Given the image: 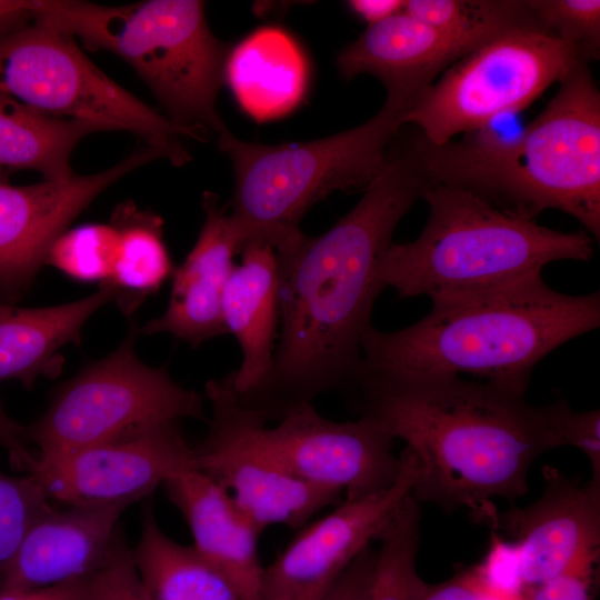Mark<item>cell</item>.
I'll return each mask as SVG.
<instances>
[{
	"label": "cell",
	"mask_w": 600,
	"mask_h": 600,
	"mask_svg": "<svg viewBox=\"0 0 600 600\" xmlns=\"http://www.w3.org/2000/svg\"><path fill=\"white\" fill-rule=\"evenodd\" d=\"M431 184L410 136L400 131L347 214L321 236L300 232L274 248L281 330L269 378L238 397L242 404L279 421L324 392L351 391L373 304L386 288L383 257L398 223Z\"/></svg>",
	"instance_id": "obj_1"
},
{
	"label": "cell",
	"mask_w": 600,
	"mask_h": 600,
	"mask_svg": "<svg viewBox=\"0 0 600 600\" xmlns=\"http://www.w3.org/2000/svg\"><path fill=\"white\" fill-rule=\"evenodd\" d=\"M353 408L400 439L417 464L412 497L492 527L493 499L528 492L538 457L561 447V399L532 406L526 389L460 376L361 377Z\"/></svg>",
	"instance_id": "obj_2"
},
{
	"label": "cell",
	"mask_w": 600,
	"mask_h": 600,
	"mask_svg": "<svg viewBox=\"0 0 600 600\" xmlns=\"http://www.w3.org/2000/svg\"><path fill=\"white\" fill-rule=\"evenodd\" d=\"M544 109L512 139L490 132L440 146L411 132L432 184L470 191L511 214L536 220L558 210L600 239V91L589 64L560 83Z\"/></svg>",
	"instance_id": "obj_3"
},
{
	"label": "cell",
	"mask_w": 600,
	"mask_h": 600,
	"mask_svg": "<svg viewBox=\"0 0 600 600\" xmlns=\"http://www.w3.org/2000/svg\"><path fill=\"white\" fill-rule=\"evenodd\" d=\"M599 326V291L566 294L541 277L432 302L422 319L397 331L369 328L359 379L470 374L527 390L533 368L546 356Z\"/></svg>",
	"instance_id": "obj_4"
},
{
	"label": "cell",
	"mask_w": 600,
	"mask_h": 600,
	"mask_svg": "<svg viewBox=\"0 0 600 600\" xmlns=\"http://www.w3.org/2000/svg\"><path fill=\"white\" fill-rule=\"evenodd\" d=\"M429 213L412 241L392 243L380 269L400 298L432 302L490 293L542 277L546 266L589 261L593 239L506 212L461 188L434 183L424 192Z\"/></svg>",
	"instance_id": "obj_5"
},
{
	"label": "cell",
	"mask_w": 600,
	"mask_h": 600,
	"mask_svg": "<svg viewBox=\"0 0 600 600\" xmlns=\"http://www.w3.org/2000/svg\"><path fill=\"white\" fill-rule=\"evenodd\" d=\"M32 18L126 60L186 136L203 140L227 129L217 98L230 49L211 32L202 1L38 0Z\"/></svg>",
	"instance_id": "obj_6"
},
{
	"label": "cell",
	"mask_w": 600,
	"mask_h": 600,
	"mask_svg": "<svg viewBox=\"0 0 600 600\" xmlns=\"http://www.w3.org/2000/svg\"><path fill=\"white\" fill-rule=\"evenodd\" d=\"M407 111L404 103L387 97L366 122L297 144L246 142L228 129L219 133V148L234 172L230 216L244 241L261 238L276 244L299 232L303 216L332 192L364 190L381 169Z\"/></svg>",
	"instance_id": "obj_7"
},
{
	"label": "cell",
	"mask_w": 600,
	"mask_h": 600,
	"mask_svg": "<svg viewBox=\"0 0 600 600\" xmlns=\"http://www.w3.org/2000/svg\"><path fill=\"white\" fill-rule=\"evenodd\" d=\"M31 19L0 33V92L50 116L129 131L173 166L190 161L169 118L96 67L72 36Z\"/></svg>",
	"instance_id": "obj_8"
},
{
	"label": "cell",
	"mask_w": 600,
	"mask_h": 600,
	"mask_svg": "<svg viewBox=\"0 0 600 600\" xmlns=\"http://www.w3.org/2000/svg\"><path fill=\"white\" fill-rule=\"evenodd\" d=\"M137 334L132 329L113 352L64 382L43 416L26 426L39 457L64 456L182 419L208 421L201 394L173 381L166 366L139 360Z\"/></svg>",
	"instance_id": "obj_9"
},
{
	"label": "cell",
	"mask_w": 600,
	"mask_h": 600,
	"mask_svg": "<svg viewBox=\"0 0 600 600\" xmlns=\"http://www.w3.org/2000/svg\"><path fill=\"white\" fill-rule=\"evenodd\" d=\"M581 64L588 63L541 29L511 31L448 68L406 112L403 126H413L434 146L483 131L498 117L530 106Z\"/></svg>",
	"instance_id": "obj_10"
},
{
	"label": "cell",
	"mask_w": 600,
	"mask_h": 600,
	"mask_svg": "<svg viewBox=\"0 0 600 600\" xmlns=\"http://www.w3.org/2000/svg\"><path fill=\"white\" fill-rule=\"evenodd\" d=\"M204 397L211 407L204 439L193 447L196 469L229 492L262 530L282 524L301 529L342 493L307 483L279 466L259 443L257 413L239 400L231 379L210 380Z\"/></svg>",
	"instance_id": "obj_11"
},
{
	"label": "cell",
	"mask_w": 600,
	"mask_h": 600,
	"mask_svg": "<svg viewBox=\"0 0 600 600\" xmlns=\"http://www.w3.org/2000/svg\"><path fill=\"white\" fill-rule=\"evenodd\" d=\"M254 431L264 451L293 477L316 487L369 496L398 477L393 439L372 419L333 421L313 403L299 407L270 427L257 413Z\"/></svg>",
	"instance_id": "obj_12"
},
{
	"label": "cell",
	"mask_w": 600,
	"mask_h": 600,
	"mask_svg": "<svg viewBox=\"0 0 600 600\" xmlns=\"http://www.w3.org/2000/svg\"><path fill=\"white\" fill-rule=\"evenodd\" d=\"M400 470L387 488L343 499L330 512L302 527L264 568L260 600H323L352 561L377 540L402 502L412 494L417 464L403 448Z\"/></svg>",
	"instance_id": "obj_13"
},
{
	"label": "cell",
	"mask_w": 600,
	"mask_h": 600,
	"mask_svg": "<svg viewBox=\"0 0 600 600\" xmlns=\"http://www.w3.org/2000/svg\"><path fill=\"white\" fill-rule=\"evenodd\" d=\"M194 469L193 447L178 423H166L56 458L37 454L29 473L50 499L68 506H131L170 478Z\"/></svg>",
	"instance_id": "obj_14"
},
{
	"label": "cell",
	"mask_w": 600,
	"mask_h": 600,
	"mask_svg": "<svg viewBox=\"0 0 600 600\" xmlns=\"http://www.w3.org/2000/svg\"><path fill=\"white\" fill-rule=\"evenodd\" d=\"M159 158L144 147L98 173L22 187L0 183V302L29 288L53 242L103 190Z\"/></svg>",
	"instance_id": "obj_15"
},
{
	"label": "cell",
	"mask_w": 600,
	"mask_h": 600,
	"mask_svg": "<svg viewBox=\"0 0 600 600\" xmlns=\"http://www.w3.org/2000/svg\"><path fill=\"white\" fill-rule=\"evenodd\" d=\"M540 497L524 508L497 512L518 553L519 578L532 588L564 572L594 568L600 553V480L586 483L543 468Z\"/></svg>",
	"instance_id": "obj_16"
},
{
	"label": "cell",
	"mask_w": 600,
	"mask_h": 600,
	"mask_svg": "<svg viewBox=\"0 0 600 600\" xmlns=\"http://www.w3.org/2000/svg\"><path fill=\"white\" fill-rule=\"evenodd\" d=\"M202 208L204 222L192 250L173 271L164 313L137 329V333L167 332L193 348L227 334L222 297L244 238L216 193H203Z\"/></svg>",
	"instance_id": "obj_17"
},
{
	"label": "cell",
	"mask_w": 600,
	"mask_h": 600,
	"mask_svg": "<svg viewBox=\"0 0 600 600\" xmlns=\"http://www.w3.org/2000/svg\"><path fill=\"white\" fill-rule=\"evenodd\" d=\"M128 503L69 506L53 510L28 532L0 574V591L47 588L99 568L120 534Z\"/></svg>",
	"instance_id": "obj_18"
},
{
	"label": "cell",
	"mask_w": 600,
	"mask_h": 600,
	"mask_svg": "<svg viewBox=\"0 0 600 600\" xmlns=\"http://www.w3.org/2000/svg\"><path fill=\"white\" fill-rule=\"evenodd\" d=\"M466 47L404 10L370 26L337 58L344 79L371 74L387 97L410 109L454 62L470 53Z\"/></svg>",
	"instance_id": "obj_19"
},
{
	"label": "cell",
	"mask_w": 600,
	"mask_h": 600,
	"mask_svg": "<svg viewBox=\"0 0 600 600\" xmlns=\"http://www.w3.org/2000/svg\"><path fill=\"white\" fill-rule=\"evenodd\" d=\"M169 500L190 528L192 548L231 586L239 600H260L262 529L211 478L194 469L167 480Z\"/></svg>",
	"instance_id": "obj_20"
},
{
	"label": "cell",
	"mask_w": 600,
	"mask_h": 600,
	"mask_svg": "<svg viewBox=\"0 0 600 600\" xmlns=\"http://www.w3.org/2000/svg\"><path fill=\"white\" fill-rule=\"evenodd\" d=\"M222 297L227 334L237 339L242 360L229 373L238 397L259 389L269 378L279 326L278 260L274 247L264 239L248 240Z\"/></svg>",
	"instance_id": "obj_21"
},
{
	"label": "cell",
	"mask_w": 600,
	"mask_h": 600,
	"mask_svg": "<svg viewBox=\"0 0 600 600\" xmlns=\"http://www.w3.org/2000/svg\"><path fill=\"white\" fill-rule=\"evenodd\" d=\"M309 80L307 57L286 30L262 27L230 49L224 81L256 121L281 118L302 100Z\"/></svg>",
	"instance_id": "obj_22"
},
{
	"label": "cell",
	"mask_w": 600,
	"mask_h": 600,
	"mask_svg": "<svg viewBox=\"0 0 600 600\" xmlns=\"http://www.w3.org/2000/svg\"><path fill=\"white\" fill-rule=\"evenodd\" d=\"M116 300L107 286L80 300L44 308H17L0 302V383L18 380L31 389L40 374H50L54 354L79 343L84 322Z\"/></svg>",
	"instance_id": "obj_23"
},
{
	"label": "cell",
	"mask_w": 600,
	"mask_h": 600,
	"mask_svg": "<svg viewBox=\"0 0 600 600\" xmlns=\"http://www.w3.org/2000/svg\"><path fill=\"white\" fill-rule=\"evenodd\" d=\"M93 122L43 113L0 92V170H36L46 180H67L73 149L92 132Z\"/></svg>",
	"instance_id": "obj_24"
},
{
	"label": "cell",
	"mask_w": 600,
	"mask_h": 600,
	"mask_svg": "<svg viewBox=\"0 0 600 600\" xmlns=\"http://www.w3.org/2000/svg\"><path fill=\"white\" fill-rule=\"evenodd\" d=\"M132 552L154 600H239L192 546L180 544L161 530L151 507L144 508L140 539Z\"/></svg>",
	"instance_id": "obj_25"
},
{
	"label": "cell",
	"mask_w": 600,
	"mask_h": 600,
	"mask_svg": "<svg viewBox=\"0 0 600 600\" xmlns=\"http://www.w3.org/2000/svg\"><path fill=\"white\" fill-rule=\"evenodd\" d=\"M111 223L120 234L119 254L111 277L100 286L110 287L122 312L130 314L174 270L162 240L160 217L128 201L114 210Z\"/></svg>",
	"instance_id": "obj_26"
},
{
	"label": "cell",
	"mask_w": 600,
	"mask_h": 600,
	"mask_svg": "<svg viewBox=\"0 0 600 600\" xmlns=\"http://www.w3.org/2000/svg\"><path fill=\"white\" fill-rule=\"evenodd\" d=\"M403 10L471 52L511 31L541 29L526 0H407Z\"/></svg>",
	"instance_id": "obj_27"
},
{
	"label": "cell",
	"mask_w": 600,
	"mask_h": 600,
	"mask_svg": "<svg viewBox=\"0 0 600 600\" xmlns=\"http://www.w3.org/2000/svg\"><path fill=\"white\" fill-rule=\"evenodd\" d=\"M420 503L410 494L377 538L371 581L364 600H416L426 583L418 573Z\"/></svg>",
	"instance_id": "obj_28"
},
{
	"label": "cell",
	"mask_w": 600,
	"mask_h": 600,
	"mask_svg": "<svg viewBox=\"0 0 600 600\" xmlns=\"http://www.w3.org/2000/svg\"><path fill=\"white\" fill-rule=\"evenodd\" d=\"M120 234L112 224L90 223L63 232L48 251L49 263L79 281L106 282L112 274Z\"/></svg>",
	"instance_id": "obj_29"
},
{
	"label": "cell",
	"mask_w": 600,
	"mask_h": 600,
	"mask_svg": "<svg viewBox=\"0 0 600 600\" xmlns=\"http://www.w3.org/2000/svg\"><path fill=\"white\" fill-rule=\"evenodd\" d=\"M38 479L0 470V574L17 553L30 529L54 509Z\"/></svg>",
	"instance_id": "obj_30"
},
{
	"label": "cell",
	"mask_w": 600,
	"mask_h": 600,
	"mask_svg": "<svg viewBox=\"0 0 600 600\" xmlns=\"http://www.w3.org/2000/svg\"><path fill=\"white\" fill-rule=\"evenodd\" d=\"M540 28L590 63L600 57L599 0H526Z\"/></svg>",
	"instance_id": "obj_31"
},
{
	"label": "cell",
	"mask_w": 600,
	"mask_h": 600,
	"mask_svg": "<svg viewBox=\"0 0 600 600\" xmlns=\"http://www.w3.org/2000/svg\"><path fill=\"white\" fill-rule=\"evenodd\" d=\"M68 600H154L121 533L107 560L92 572L70 580Z\"/></svg>",
	"instance_id": "obj_32"
},
{
	"label": "cell",
	"mask_w": 600,
	"mask_h": 600,
	"mask_svg": "<svg viewBox=\"0 0 600 600\" xmlns=\"http://www.w3.org/2000/svg\"><path fill=\"white\" fill-rule=\"evenodd\" d=\"M560 434L563 446L579 449L590 461L591 479L600 480V411H577L567 401L560 407Z\"/></svg>",
	"instance_id": "obj_33"
},
{
	"label": "cell",
	"mask_w": 600,
	"mask_h": 600,
	"mask_svg": "<svg viewBox=\"0 0 600 600\" xmlns=\"http://www.w3.org/2000/svg\"><path fill=\"white\" fill-rule=\"evenodd\" d=\"M503 591L488 580L481 564L436 584H427L416 600H498Z\"/></svg>",
	"instance_id": "obj_34"
},
{
	"label": "cell",
	"mask_w": 600,
	"mask_h": 600,
	"mask_svg": "<svg viewBox=\"0 0 600 600\" xmlns=\"http://www.w3.org/2000/svg\"><path fill=\"white\" fill-rule=\"evenodd\" d=\"M594 568L576 569L529 588L528 600H592Z\"/></svg>",
	"instance_id": "obj_35"
},
{
	"label": "cell",
	"mask_w": 600,
	"mask_h": 600,
	"mask_svg": "<svg viewBox=\"0 0 600 600\" xmlns=\"http://www.w3.org/2000/svg\"><path fill=\"white\" fill-rule=\"evenodd\" d=\"M376 561V550L367 547L346 569L323 600H364Z\"/></svg>",
	"instance_id": "obj_36"
},
{
	"label": "cell",
	"mask_w": 600,
	"mask_h": 600,
	"mask_svg": "<svg viewBox=\"0 0 600 600\" xmlns=\"http://www.w3.org/2000/svg\"><path fill=\"white\" fill-rule=\"evenodd\" d=\"M27 443L26 426L11 419L0 403V446L6 449L13 469L29 473L37 460V452H32Z\"/></svg>",
	"instance_id": "obj_37"
},
{
	"label": "cell",
	"mask_w": 600,
	"mask_h": 600,
	"mask_svg": "<svg viewBox=\"0 0 600 600\" xmlns=\"http://www.w3.org/2000/svg\"><path fill=\"white\" fill-rule=\"evenodd\" d=\"M406 3V0H350L347 2L351 11L367 22L368 27L401 12Z\"/></svg>",
	"instance_id": "obj_38"
},
{
	"label": "cell",
	"mask_w": 600,
	"mask_h": 600,
	"mask_svg": "<svg viewBox=\"0 0 600 600\" xmlns=\"http://www.w3.org/2000/svg\"><path fill=\"white\" fill-rule=\"evenodd\" d=\"M69 581L33 590L0 591V600H68Z\"/></svg>",
	"instance_id": "obj_39"
},
{
	"label": "cell",
	"mask_w": 600,
	"mask_h": 600,
	"mask_svg": "<svg viewBox=\"0 0 600 600\" xmlns=\"http://www.w3.org/2000/svg\"><path fill=\"white\" fill-rule=\"evenodd\" d=\"M32 1L0 0V29L2 32L17 27L18 22L31 17Z\"/></svg>",
	"instance_id": "obj_40"
}]
</instances>
